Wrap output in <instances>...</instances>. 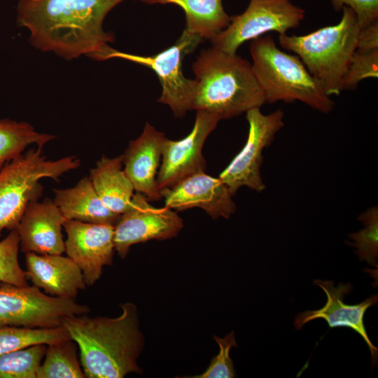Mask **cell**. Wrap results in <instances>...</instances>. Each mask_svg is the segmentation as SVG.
<instances>
[{
    "label": "cell",
    "mask_w": 378,
    "mask_h": 378,
    "mask_svg": "<svg viewBox=\"0 0 378 378\" xmlns=\"http://www.w3.org/2000/svg\"><path fill=\"white\" fill-rule=\"evenodd\" d=\"M125 0H19L17 20L30 43L66 59L106 60L114 35L103 29L107 14Z\"/></svg>",
    "instance_id": "1"
},
{
    "label": "cell",
    "mask_w": 378,
    "mask_h": 378,
    "mask_svg": "<svg viewBox=\"0 0 378 378\" xmlns=\"http://www.w3.org/2000/svg\"><path fill=\"white\" fill-rule=\"evenodd\" d=\"M115 318L90 317L88 314L68 316L62 326L80 351V362L87 378H122L141 374L138 358L144 349L136 306L121 304Z\"/></svg>",
    "instance_id": "2"
},
{
    "label": "cell",
    "mask_w": 378,
    "mask_h": 378,
    "mask_svg": "<svg viewBox=\"0 0 378 378\" xmlns=\"http://www.w3.org/2000/svg\"><path fill=\"white\" fill-rule=\"evenodd\" d=\"M195 92L192 110H203L227 119L260 108L265 94L251 64L237 55L215 47L204 49L192 64Z\"/></svg>",
    "instance_id": "3"
},
{
    "label": "cell",
    "mask_w": 378,
    "mask_h": 378,
    "mask_svg": "<svg viewBox=\"0 0 378 378\" xmlns=\"http://www.w3.org/2000/svg\"><path fill=\"white\" fill-rule=\"evenodd\" d=\"M354 10L342 8L340 22L308 34L279 35L281 46L294 52L328 95L342 92L341 83L357 49L360 31Z\"/></svg>",
    "instance_id": "4"
},
{
    "label": "cell",
    "mask_w": 378,
    "mask_h": 378,
    "mask_svg": "<svg viewBox=\"0 0 378 378\" xmlns=\"http://www.w3.org/2000/svg\"><path fill=\"white\" fill-rule=\"evenodd\" d=\"M251 68L266 102H301L323 113L335 103L309 74L297 55L281 50L270 35L252 40L249 47Z\"/></svg>",
    "instance_id": "5"
},
{
    "label": "cell",
    "mask_w": 378,
    "mask_h": 378,
    "mask_svg": "<svg viewBox=\"0 0 378 378\" xmlns=\"http://www.w3.org/2000/svg\"><path fill=\"white\" fill-rule=\"evenodd\" d=\"M80 165L74 155L48 160L38 147L7 162L0 170V237L4 230L16 229L27 204L43 195L42 178L58 181Z\"/></svg>",
    "instance_id": "6"
},
{
    "label": "cell",
    "mask_w": 378,
    "mask_h": 378,
    "mask_svg": "<svg viewBox=\"0 0 378 378\" xmlns=\"http://www.w3.org/2000/svg\"><path fill=\"white\" fill-rule=\"evenodd\" d=\"M90 311L76 300L50 296L34 285L0 284V327L55 328L62 326L66 317Z\"/></svg>",
    "instance_id": "7"
},
{
    "label": "cell",
    "mask_w": 378,
    "mask_h": 378,
    "mask_svg": "<svg viewBox=\"0 0 378 378\" xmlns=\"http://www.w3.org/2000/svg\"><path fill=\"white\" fill-rule=\"evenodd\" d=\"M202 41V38L184 29L173 46L155 55H138L112 48L107 59L120 58L151 69L158 76L162 87L158 102L168 105L176 117L182 118L188 111L192 110L196 87L195 79H188L183 75L182 61Z\"/></svg>",
    "instance_id": "8"
},
{
    "label": "cell",
    "mask_w": 378,
    "mask_h": 378,
    "mask_svg": "<svg viewBox=\"0 0 378 378\" xmlns=\"http://www.w3.org/2000/svg\"><path fill=\"white\" fill-rule=\"evenodd\" d=\"M304 10L291 0H250L241 14L231 16L228 26L211 41L213 47L234 54L244 42L276 31L286 34L300 26Z\"/></svg>",
    "instance_id": "9"
},
{
    "label": "cell",
    "mask_w": 378,
    "mask_h": 378,
    "mask_svg": "<svg viewBox=\"0 0 378 378\" xmlns=\"http://www.w3.org/2000/svg\"><path fill=\"white\" fill-rule=\"evenodd\" d=\"M246 113L248 123L246 144L218 176L232 195L243 186L258 192L265 189L260 174L262 151L284 127V113L280 108L265 115L260 108H254Z\"/></svg>",
    "instance_id": "10"
},
{
    "label": "cell",
    "mask_w": 378,
    "mask_h": 378,
    "mask_svg": "<svg viewBox=\"0 0 378 378\" xmlns=\"http://www.w3.org/2000/svg\"><path fill=\"white\" fill-rule=\"evenodd\" d=\"M183 227V220L176 212L166 206L155 207L144 195L136 192L114 226L115 251L125 258L132 245L172 239Z\"/></svg>",
    "instance_id": "11"
},
{
    "label": "cell",
    "mask_w": 378,
    "mask_h": 378,
    "mask_svg": "<svg viewBox=\"0 0 378 378\" xmlns=\"http://www.w3.org/2000/svg\"><path fill=\"white\" fill-rule=\"evenodd\" d=\"M220 120V118L212 113L197 110L193 127L186 137L178 141L164 139L162 163L157 176L160 192L190 175L205 171L203 146Z\"/></svg>",
    "instance_id": "12"
},
{
    "label": "cell",
    "mask_w": 378,
    "mask_h": 378,
    "mask_svg": "<svg viewBox=\"0 0 378 378\" xmlns=\"http://www.w3.org/2000/svg\"><path fill=\"white\" fill-rule=\"evenodd\" d=\"M65 251L81 270L86 286L97 281L103 267L111 265L115 251L114 225L66 220Z\"/></svg>",
    "instance_id": "13"
},
{
    "label": "cell",
    "mask_w": 378,
    "mask_h": 378,
    "mask_svg": "<svg viewBox=\"0 0 378 378\" xmlns=\"http://www.w3.org/2000/svg\"><path fill=\"white\" fill-rule=\"evenodd\" d=\"M316 286H319L325 292L327 301L319 309L307 310L298 314L293 325L297 330L308 322L317 318L326 321L330 328L346 327L351 328L364 340L371 354L372 369L377 363L378 349L370 341L364 324V316L368 308L376 304L377 295H373L362 302L356 304H348L343 301L346 295L353 290L350 283H340L337 286L332 281H314Z\"/></svg>",
    "instance_id": "14"
},
{
    "label": "cell",
    "mask_w": 378,
    "mask_h": 378,
    "mask_svg": "<svg viewBox=\"0 0 378 378\" xmlns=\"http://www.w3.org/2000/svg\"><path fill=\"white\" fill-rule=\"evenodd\" d=\"M164 206L181 211L198 207L202 209L214 219H228L236 211L225 183L219 178L206 174L204 172L193 174L172 187L160 190Z\"/></svg>",
    "instance_id": "15"
},
{
    "label": "cell",
    "mask_w": 378,
    "mask_h": 378,
    "mask_svg": "<svg viewBox=\"0 0 378 378\" xmlns=\"http://www.w3.org/2000/svg\"><path fill=\"white\" fill-rule=\"evenodd\" d=\"M66 220L50 198L31 201L16 227L21 251L38 254H62L65 251L62 229Z\"/></svg>",
    "instance_id": "16"
},
{
    "label": "cell",
    "mask_w": 378,
    "mask_h": 378,
    "mask_svg": "<svg viewBox=\"0 0 378 378\" xmlns=\"http://www.w3.org/2000/svg\"><path fill=\"white\" fill-rule=\"evenodd\" d=\"M164 134L146 122L141 134L130 141L122 155L123 169L134 190L149 201H158L162 195L157 186V176Z\"/></svg>",
    "instance_id": "17"
},
{
    "label": "cell",
    "mask_w": 378,
    "mask_h": 378,
    "mask_svg": "<svg viewBox=\"0 0 378 378\" xmlns=\"http://www.w3.org/2000/svg\"><path fill=\"white\" fill-rule=\"evenodd\" d=\"M26 274L33 285L51 296L74 299L86 284L79 267L62 254L25 253Z\"/></svg>",
    "instance_id": "18"
},
{
    "label": "cell",
    "mask_w": 378,
    "mask_h": 378,
    "mask_svg": "<svg viewBox=\"0 0 378 378\" xmlns=\"http://www.w3.org/2000/svg\"><path fill=\"white\" fill-rule=\"evenodd\" d=\"M52 192L53 202L66 220L115 226L120 217L104 204L90 177H83L74 187Z\"/></svg>",
    "instance_id": "19"
},
{
    "label": "cell",
    "mask_w": 378,
    "mask_h": 378,
    "mask_svg": "<svg viewBox=\"0 0 378 378\" xmlns=\"http://www.w3.org/2000/svg\"><path fill=\"white\" fill-rule=\"evenodd\" d=\"M89 177L107 208L120 215L129 208L134 188L124 172L122 155L113 158L102 155Z\"/></svg>",
    "instance_id": "20"
},
{
    "label": "cell",
    "mask_w": 378,
    "mask_h": 378,
    "mask_svg": "<svg viewBox=\"0 0 378 378\" xmlns=\"http://www.w3.org/2000/svg\"><path fill=\"white\" fill-rule=\"evenodd\" d=\"M148 4H172L180 6L186 18L185 30L202 38L214 39L230 22L222 0H141Z\"/></svg>",
    "instance_id": "21"
},
{
    "label": "cell",
    "mask_w": 378,
    "mask_h": 378,
    "mask_svg": "<svg viewBox=\"0 0 378 378\" xmlns=\"http://www.w3.org/2000/svg\"><path fill=\"white\" fill-rule=\"evenodd\" d=\"M55 136L36 132L29 123L0 120V170L31 144L43 148Z\"/></svg>",
    "instance_id": "22"
},
{
    "label": "cell",
    "mask_w": 378,
    "mask_h": 378,
    "mask_svg": "<svg viewBox=\"0 0 378 378\" xmlns=\"http://www.w3.org/2000/svg\"><path fill=\"white\" fill-rule=\"evenodd\" d=\"M77 349L71 339L47 344L36 378H85Z\"/></svg>",
    "instance_id": "23"
},
{
    "label": "cell",
    "mask_w": 378,
    "mask_h": 378,
    "mask_svg": "<svg viewBox=\"0 0 378 378\" xmlns=\"http://www.w3.org/2000/svg\"><path fill=\"white\" fill-rule=\"evenodd\" d=\"M70 339L63 326L48 328L1 326L0 356L33 344H50Z\"/></svg>",
    "instance_id": "24"
},
{
    "label": "cell",
    "mask_w": 378,
    "mask_h": 378,
    "mask_svg": "<svg viewBox=\"0 0 378 378\" xmlns=\"http://www.w3.org/2000/svg\"><path fill=\"white\" fill-rule=\"evenodd\" d=\"M46 347L36 344L0 356V378H36Z\"/></svg>",
    "instance_id": "25"
},
{
    "label": "cell",
    "mask_w": 378,
    "mask_h": 378,
    "mask_svg": "<svg viewBox=\"0 0 378 378\" xmlns=\"http://www.w3.org/2000/svg\"><path fill=\"white\" fill-rule=\"evenodd\" d=\"M364 227L349 235L354 242H346L356 248L359 260L377 267L378 258V207L373 206L363 212L358 218Z\"/></svg>",
    "instance_id": "26"
},
{
    "label": "cell",
    "mask_w": 378,
    "mask_h": 378,
    "mask_svg": "<svg viewBox=\"0 0 378 378\" xmlns=\"http://www.w3.org/2000/svg\"><path fill=\"white\" fill-rule=\"evenodd\" d=\"M19 249L20 237L15 229L0 241V284L29 285L26 272L19 264Z\"/></svg>",
    "instance_id": "27"
},
{
    "label": "cell",
    "mask_w": 378,
    "mask_h": 378,
    "mask_svg": "<svg viewBox=\"0 0 378 378\" xmlns=\"http://www.w3.org/2000/svg\"><path fill=\"white\" fill-rule=\"evenodd\" d=\"M377 77L378 49L372 50L356 49L342 78L341 90H354L364 79Z\"/></svg>",
    "instance_id": "28"
},
{
    "label": "cell",
    "mask_w": 378,
    "mask_h": 378,
    "mask_svg": "<svg viewBox=\"0 0 378 378\" xmlns=\"http://www.w3.org/2000/svg\"><path fill=\"white\" fill-rule=\"evenodd\" d=\"M214 339L219 346L218 354L213 358L206 370L191 378H232L236 377L234 363L230 357V351L237 346L234 332L232 331L223 338L216 335Z\"/></svg>",
    "instance_id": "29"
},
{
    "label": "cell",
    "mask_w": 378,
    "mask_h": 378,
    "mask_svg": "<svg viewBox=\"0 0 378 378\" xmlns=\"http://www.w3.org/2000/svg\"><path fill=\"white\" fill-rule=\"evenodd\" d=\"M331 2L336 11L344 6L351 8L360 29L378 20V0H331Z\"/></svg>",
    "instance_id": "30"
},
{
    "label": "cell",
    "mask_w": 378,
    "mask_h": 378,
    "mask_svg": "<svg viewBox=\"0 0 378 378\" xmlns=\"http://www.w3.org/2000/svg\"><path fill=\"white\" fill-rule=\"evenodd\" d=\"M357 49L360 50L378 49V20L360 29Z\"/></svg>",
    "instance_id": "31"
}]
</instances>
